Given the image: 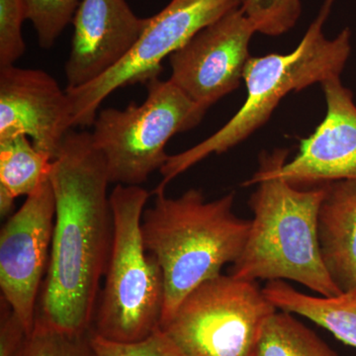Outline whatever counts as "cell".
<instances>
[{
  "label": "cell",
  "mask_w": 356,
  "mask_h": 356,
  "mask_svg": "<svg viewBox=\"0 0 356 356\" xmlns=\"http://www.w3.org/2000/svg\"><path fill=\"white\" fill-rule=\"evenodd\" d=\"M24 325L13 308L1 298L0 302V356H15L27 337Z\"/></svg>",
  "instance_id": "23"
},
{
  "label": "cell",
  "mask_w": 356,
  "mask_h": 356,
  "mask_svg": "<svg viewBox=\"0 0 356 356\" xmlns=\"http://www.w3.org/2000/svg\"><path fill=\"white\" fill-rule=\"evenodd\" d=\"M153 193V206L143 214L142 234L145 248L163 270V327L194 289L221 275L226 264H235L247 242L250 220L234 213V192L214 201L206 200L198 189L177 198L168 197L158 187Z\"/></svg>",
  "instance_id": "3"
},
{
  "label": "cell",
  "mask_w": 356,
  "mask_h": 356,
  "mask_svg": "<svg viewBox=\"0 0 356 356\" xmlns=\"http://www.w3.org/2000/svg\"><path fill=\"white\" fill-rule=\"evenodd\" d=\"M25 20L23 0H0V69L14 65L24 55L22 25Z\"/></svg>",
  "instance_id": "22"
},
{
  "label": "cell",
  "mask_w": 356,
  "mask_h": 356,
  "mask_svg": "<svg viewBox=\"0 0 356 356\" xmlns=\"http://www.w3.org/2000/svg\"><path fill=\"white\" fill-rule=\"evenodd\" d=\"M15 356H97L89 332L70 334L35 321L32 332L25 337Z\"/></svg>",
  "instance_id": "18"
},
{
  "label": "cell",
  "mask_w": 356,
  "mask_h": 356,
  "mask_svg": "<svg viewBox=\"0 0 356 356\" xmlns=\"http://www.w3.org/2000/svg\"><path fill=\"white\" fill-rule=\"evenodd\" d=\"M276 310L257 281L221 274L194 289L161 327L188 356H252Z\"/></svg>",
  "instance_id": "7"
},
{
  "label": "cell",
  "mask_w": 356,
  "mask_h": 356,
  "mask_svg": "<svg viewBox=\"0 0 356 356\" xmlns=\"http://www.w3.org/2000/svg\"><path fill=\"white\" fill-rule=\"evenodd\" d=\"M15 199L6 188L0 186V214H1V217H6L10 214Z\"/></svg>",
  "instance_id": "24"
},
{
  "label": "cell",
  "mask_w": 356,
  "mask_h": 356,
  "mask_svg": "<svg viewBox=\"0 0 356 356\" xmlns=\"http://www.w3.org/2000/svg\"><path fill=\"white\" fill-rule=\"evenodd\" d=\"M26 19L36 31L40 47L51 49L72 22L81 0H23Z\"/></svg>",
  "instance_id": "19"
},
{
  "label": "cell",
  "mask_w": 356,
  "mask_h": 356,
  "mask_svg": "<svg viewBox=\"0 0 356 356\" xmlns=\"http://www.w3.org/2000/svg\"><path fill=\"white\" fill-rule=\"evenodd\" d=\"M72 128L67 90L48 72L15 65L0 69V139L27 136L54 161Z\"/></svg>",
  "instance_id": "11"
},
{
  "label": "cell",
  "mask_w": 356,
  "mask_h": 356,
  "mask_svg": "<svg viewBox=\"0 0 356 356\" xmlns=\"http://www.w3.org/2000/svg\"><path fill=\"white\" fill-rule=\"evenodd\" d=\"M321 255L341 292L356 287V180L325 184L318 218Z\"/></svg>",
  "instance_id": "14"
},
{
  "label": "cell",
  "mask_w": 356,
  "mask_h": 356,
  "mask_svg": "<svg viewBox=\"0 0 356 356\" xmlns=\"http://www.w3.org/2000/svg\"><path fill=\"white\" fill-rule=\"evenodd\" d=\"M56 201L50 177L27 196L0 232V289L29 334L50 261Z\"/></svg>",
  "instance_id": "9"
},
{
  "label": "cell",
  "mask_w": 356,
  "mask_h": 356,
  "mask_svg": "<svg viewBox=\"0 0 356 356\" xmlns=\"http://www.w3.org/2000/svg\"><path fill=\"white\" fill-rule=\"evenodd\" d=\"M89 337L97 356H188L161 327L132 343L109 341L92 331Z\"/></svg>",
  "instance_id": "21"
},
{
  "label": "cell",
  "mask_w": 356,
  "mask_h": 356,
  "mask_svg": "<svg viewBox=\"0 0 356 356\" xmlns=\"http://www.w3.org/2000/svg\"><path fill=\"white\" fill-rule=\"evenodd\" d=\"M53 159L25 135L0 139V186L14 197L31 195L50 177Z\"/></svg>",
  "instance_id": "16"
},
{
  "label": "cell",
  "mask_w": 356,
  "mask_h": 356,
  "mask_svg": "<svg viewBox=\"0 0 356 356\" xmlns=\"http://www.w3.org/2000/svg\"><path fill=\"white\" fill-rule=\"evenodd\" d=\"M241 8L257 31L278 36L289 31L301 15V0H241Z\"/></svg>",
  "instance_id": "20"
},
{
  "label": "cell",
  "mask_w": 356,
  "mask_h": 356,
  "mask_svg": "<svg viewBox=\"0 0 356 356\" xmlns=\"http://www.w3.org/2000/svg\"><path fill=\"white\" fill-rule=\"evenodd\" d=\"M322 84L327 114L299 153L280 166L278 173L293 186L316 187L356 180V105L353 93L339 76Z\"/></svg>",
  "instance_id": "13"
},
{
  "label": "cell",
  "mask_w": 356,
  "mask_h": 356,
  "mask_svg": "<svg viewBox=\"0 0 356 356\" xmlns=\"http://www.w3.org/2000/svg\"><path fill=\"white\" fill-rule=\"evenodd\" d=\"M240 6L241 0H172L161 13L149 17L139 41L116 67L88 86L65 89L74 128L92 126L103 100L113 91L159 77L165 58Z\"/></svg>",
  "instance_id": "8"
},
{
  "label": "cell",
  "mask_w": 356,
  "mask_h": 356,
  "mask_svg": "<svg viewBox=\"0 0 356 356\" xmlns=\"http://www.w3.org/2000/svg\"><path fill=\"white\" fill-rule=\"evenodd\" d=\"M151 193L116 185L110 193L113 242L90 331L132 343L161 327L165 303L163 270L143 241L142 218Z\"/></svg>",
  "instance_id": "5"
},
{
  "label": "cell",
  "mask_w": 356,
  "mask_h": 356,
  "mask_svg": "<svg viewBox=\"0 0 356 356\" xmlns=\"http://www.w3.org/2000/svg\"><path fill=\"white\" fill-rule=\"evenodd\" d=\"M257 28L241 7L208 25L173 53L170 81L207 111L240 86Z\"/></svg>",
  "instance_id": "10"
},
{
  "label": "cell",
  "mask_w": 356,
  "mask_h": 356,
  "mask_svg": "<svg viewBox=\"0 0 356 356\" xmlns=\"http://www.w3.org/2000/svg\"><path fill=\"white\" fill-rule=\"evenodd\" d=\"M50 181L55 227L36 320L58 331L86 334L92 327L114 231L106 163L90 133H67Z\"/></svg>",
  "instance_id": "1"
},
{
  "label": "cell",
  "mask_w": 356,
  "mask_h": 356,
  "mask_svg": "<svg viewBox=\"0 0 356 356\" xmlns=\"http://www.w3.org/2000/svg\"><path fill=\"white\" fill-rule=\"evenodd\" d=\"M288 154L282 149L264 154L259 170L243 184H257L250 199L254 218L231 274L250 281H294L320 296H337L343 292L327 273L318 243L325 184L301 189L288 184L278 173Z\"/></svg>",
  "instance_id": "2"
},
{
  "label": "cell",
  "mask_w": 356,
  "mask_h": 356,
  "mask_svg": "<svg viewBox=\"0 0 356 356\" xmlns=\"http://www.w3.org/2000/svg\"><path fill=\"white\" fill-rule=\"evenodd\" d=\"M147 22L149 18L134 13L127 0H81L72 22L65 89L88 86L116 67L139 41Z\"/></svg>",
  "instance_id": "12"
},
{
  "label": "cell",
  "mask_w": 356,
  "mask_h": 356,
  "mask_svg": "<svg viewBox=\"0 0 356 356\" xmlns=\"http://www.w3.org/2000/svg\"><path fill=\"white\" fill-rule=\"evenodd\" d=\"M142 104L98 112L93 144L102 153L110 184L140 186L168 159L165 146L177 134L196 127L204 111L170 79L154 77L145 84Z\"/></svg>",
  "instance_id": "6"
},
{
  "label": "cell",
  "mask_w": 356,
  "mask_h": 356,
  "mask_svg": "<svg viewBox=\"0 0 356 356\" xmlns=\"http://www.w3.org/2000/svg\"><path fill=\"white\" fill-rule=\"evenodd\" d=\"M334 2L325 0L317 17L291 53L270 54L248 60L243 72L248 95L242 108L208 139L168 156L159 170L163 175L159 188H165L175 177L210 154L225 153L247 139L268 121L288 93L341 76L350 56L351 32L350 28H344L336 38L325 36V23Z\"/></svg>",
  "instance_id": "4"
},
{
  "label": "cell",
  "mask_w": 356,
  "mask_h": 356,
  "mask_svg": "<svg viewBox=\"0 0 356 356\" xmlns=\"http://www.w3.org/2000/svg\"><path fill=\"white\" fill-rule=\"evenodd\" d=\"M264 292L278 310L308 318L356 348V287L337 296H312L275 280L268 281Z\"/></svg>",
  "instance_id": "15"
},
{
  "label": "cell",
  "mask_w": 356,
  "mask_h": 356,
  "mask_svg": "<svg viewBox=\"0 0 356 356\" xmlns=\"http://www.w3.org/2000/svg\"><path fill=\"white\" fill-rule=\"evenodd\" d=\"M252 356H339L293 314L276 310L266 318Z\"/></svg>",
  "instance_id": "17"
}]
</instances>
